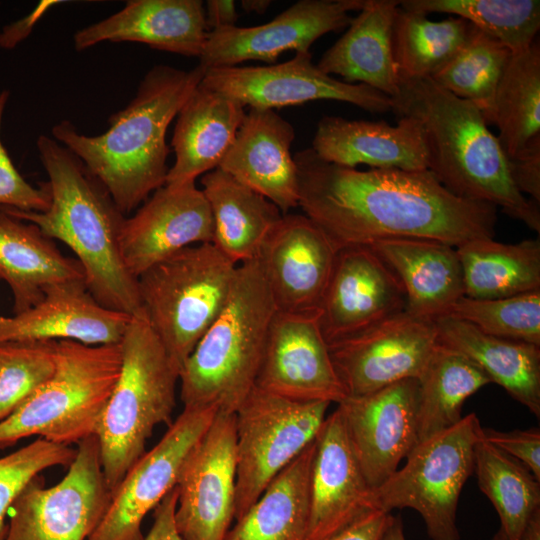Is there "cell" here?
I'll return each instance as SVG.
<instances>
[{"label":"cell","instance_id":"1","mask_svg":"<svg viewBox=\"0 0 540 540\" xmlns=\"http://www.w3.org/2000/svg\"><path fill=\"white\" fill-rule=\"evenodd\" d=\"M294 160L299 206L337 249L395 238L456 248L495 236L497 208L452 194L429 170H358L326 162L311 148Z\"/></svg>","mask_w":540,"mask_h":540},{"label":"cell","instance_id":"2","mask_svg":"<svg viewBox=\"0 0 540 540\" xmlns=\"http://www.w3.org/2000/svg\"><path fill=\"white\" fill-rule=\"evenodd\" d=\"M204 74L198 65L190 71L156 65L130 103L110 117L104 133L84 135L63 120L53 126L52 136L84 163L126 216L165 185L167 129Z\"/></svg>","mask_w":540,"mask_h":540},{"label":"cell","instance_id":"3","mask_svg":"<svg viewBox=\"0 0 540 540\" xmlns=\"http://www.w3.org/2000/svg\"><path fill=\"white\" fill-rule=\"evenodd\" d=\"M391 111L423 130L427 169L452 194L500 207L540 232L539 204L514 185L500 142L482 112L431 78H401Z\"/></svg>","mask_w":540,"mask_h":540},{"label":"cell","instance_id":"4","mask_svg":"<svg viewBox=\"0 0 540 540\" xmlns=\"http://www.w3.org/2000/svg\"><path fill=\"white\" fill-rule=\"evenodd\" d=\"M36 146L49 178V208L45 212L1 209L68 246L82 266L89 293L101 306L144 317L137 279L126 269L119 249V230L126 216L68 148L47 135H40Z\"/></svg>","mask_w":540,"mask_h":540},{"label":"cell","instance_id":"5","mask_svg":"<svg viewBox=\"0 0 540 540\" xmlns=\"http://www.w3.org/2000/svg\"><path fill=\"white\" fill-rule=\"evenodd\" d=\"M256 258L239 263L226 303L184 362V408L235 414L255 387L276 312Z\"/></svg>","mask_w":540,"mask_h":540},{"label":"cell","instance_id":"6","mask_svg":"<svg viewBox=\"0 0 540 540\" xmlns=\"http://www.w3.org/2000/svg\"><path fill=\"white\" fill-rule=\"evenodd\" d=\"M121 370L96 428L111 492L146 452L159 424H172L179 370L144 317H132L120 342Z\"/></svg>","mask_w":540,"mask_h":540},{"label":"cell","instance_id":"7","mask_svg":"<svg viewBox=\"0 0 540 540\" xmlns=\"http://www.w3.org/2000/svg\"><path fill=\"white\" fill-rule=\"evenodd\" d=\"M121 363L120 343L56 340L53 374L0 421V449L35 435L68 446L95 435Z\"/></svg>","mask_w":540,"mask_h":540},{"label":"cell","instance_id":"8","mask_svg":"<svg viewBox=\"0 0 540 540\" xmlns=\"http://www.w3.org/2000/svg\"><path fill=\"white\" fill-rule=\"evenodd\" d=\"M236 263L213 243L186 247L137 278L143 316L179 370L223 309Z\"/></svg>","mask_w":540,"mask_h":540},{"label":"cell","instance_id":"9","mask_svg":"<svg viewBox=\"0 0 540 540\" xmlns=\"http://www.w3.org/2000/svg\"><path fill=\"white\" fill-rule=\"evenodd\" d=\"M475 413L419 442L381 486L374 489L377 507L417 511L431 540H460L457 507L467 479L474 473L475 446L482 438Z\"/></svg>","mask_w":540,"mask_h":540},{"label":"cell","instance_id":"10","mask_svg":"<svg viewBox=\"0 0 540 540\" xmlns=\"http://www.w3.org/2000/svg\"><path fill=\"white\" fill-rule=\"evenodd\" d=\"M329 405L292 400L254 387L235 413V520L316 439Z\"/></svg>","mask_w":540,"mask_h":540},{"label":"cell","instance_id":"11","mask_svg":"<svg viewBox=\"0 0 540 540\" xmlns=\"http://www.w3.org/2000/svg\"><path fill=\"white\" fill-rule=\"evenodd\" d=\"M111 498L98 439L92 435L78 443L60 482L45 487L38 475L26 485L9 510L4 540H88Z\"/></svg>","mask_w":540,"mask_h":540},{"label":"cell","instance_id":"12","mask_svg":"<svg viewBox=\"0 0 540 540\" xmlns=\"http://www.w3.org/2000/svg\"><path fill=\"white\" fill-rule=\"evenodd\" d=\"M438 345L435 320L403 311L372 327L328 344L347 397L418 379Z\"/></svg>","mask_w":540,"mask_h":540},{"label":"cell","instance_id":"13","mask_svg":"<svg viewBox=\"0 0 540 540\" xmlns=\"http://www.w3.org/2000/svg\"><path fill=\"white\" fill-rule=\"evenodd\" d=\"M201 84L249 108L272 109L316 100L347 102L372 113L391 111V98L367 85L340 81L312 62L311 52L265 66L210 69Z\"/></svg>","mask_w":540,"mask_h":540},{"label":"cell","instance_id":"14","mask_svg":"<svg viewBox=\"0 0 540 540\" xmlns=\"http://www.w3.org/2000/svg\"><path fill=\"white\" fill-rule=\"evenodd\" d=\"M175 523L183 540H224L236 501V417L217 413L177 480Z\"/></svg>","mask_w":540,"mask_h":540},{"label":"cell","instance_id":"15","mask_svg":"<svg viewBox=\"0 0 540 540\" xmlns=\"http://www.w3.org/2000/svg\"><path fill=\"white\" fill-rule=\"evenodd\" d=\"M216 414L211 408H184L161 440L128 470L88 540H143L145 516L176 486L185 458Z\"/></svg>","mask_w":540,"mask_h":540},{"label":"cell","instance_id":"16","mask_svg":"<svg viewBox=\"0 0 540 540\" xmlns=\"http://www.w3.org/2000/svg\"><path fill=\"white\" fill-rule=\"evenodd\" d=\"M366 0H300L271 21L251 27L209 31L199 64L205 72L249 60L275 64L286 51L310 52L323 35L349 26V12Z\"/></svg>","mask_w":540,"mask_h":540},{"label":"cell","instance_id":"17","mask_svg":"<svg viewBox=\"0 0 540 540\" xmlns=\"http://www.w3.org/2000/svg\"><path fill=\"white\" fill-rule=\"evenodd\" d=\"M255 387L297 401L339 404L347 393L319 324V310H276Z\"/></svg>","mask_w":540,"mask_h":540},{"label":"cell","instance_id":"18","mask_svg":"<svg viewBox=\"0 0 540 540\" xmlns=\"http://www.w3.org/2000/svg\"><path fill=\"white\" fill-rule=\"evenodd\" d=\"M417 379H405L337 404L369 486H381L419 443Z\"/></svg>","mask_w":540,"mask_h":540},{"label":"cell","instance_id":"19","mask_svg":"<svg viewBox=\"0 0 540 540\" xmlns=\"http://www.w3.org/2000/svg\"><path fill=\"white\" fill-rule=\"evenodd\" d=\"M118 241L124 265L137 279L186 247L213 242L209 203L195 182L165 184L123 219Z\"/></svg>","mask_w":540,"mask_h":540},{"label":"cell","instance_id":"20","mask_svg":"<svg viewBox=\"0 0 540 540\" xmlns=\"http://www.w3.org/2000/svg\"><path fill=\"white\" fill-rule=\"evenodd\" d=\"M405 308L400 282L369 247L338 249L318 309L328 344L360 333Z\"/></svg>","mask_w":540,"mask_h":540},{"label":"cell","instance_id":"21","mask_svg":"<svg viewBox=\"0 0 540 540\" xmlns=\"http://www.w3.org/2000/svg\"><path fill=\"white\" fill-rule=\"evenodd\" d=\"M337 251L307 216L283 214L256 257L277 310H318Z\"/></svg>","mask_w":540,"mask_h":540},{"label":"cell","instance_id":"22","mask_svg":"<svg viewBox=\"0 0 540 540\" xmlns=\"http://www.w3.org/2000/svg\"><path fill=\"white\" fill-rule=\"evenodd\" d=\"M379 509L361 470L340 411L328 415L316 437L305 540H326L365 513Z\"/></svg>","mask_w":540,"mask_h":540},{"label":"cell","instance_id":"23","mask_svg":"<svg viewBox=\"0 0 540 540\" xmlns=\"http://www.w3.org/2000/svg\"><path fill=\"white\" fill-rule=\"evenodd\" d=\"M294 139L293 125L275 110L249 108L218 168L289 213L299 206Z\"/></svg>","mask_w":540,"mask_h":540},{"label":"cell","instance_id":"24","mask_svg":"<svg viewBox=\"0 0 540 540\" xmlns=\"http://www.w3.org/2000/svg\"><path fill=\"white\" fill-rule=\"evenodd\" d=\"M132 317L101 306L84 280L49 286L44 297L11 317L0 315V343L73 340L86 345L121 342Z\"/></svg>","mask_w":540,"mask_h":540},{"label":"cell","instance_id":"25","mask_svg":"<svg viewBox=\"0 0 540 540\" xmlns=\"http://www.w3.org/2000/svg\"><path fill=\"white\" fill-rule=\"evenodd\" d=\"M208 32L201 0H130L120 11L78 30L73 42L77 51L105 41L139 42L199 58Z\"/></svg>","mask_w":540,"mask_h":540},{"label":"cell","instance_id":"26","mask_svg":"<svg viewBox=\"0 0 540 540\" xmlns=\"http://www.w3.org/2000/svg\"><path fill=\"white\" fill-rule=\"evenodd\" d=\"M311 149L322 160L355 168L420 171L427 169V151L420 123L400 117L386 121L347 120L324 116L317 124Z\"/></svg>","mask_w":540,"mask_h":540},{"label":"cell","instance_id":"27","mask_svg":"<svg viewBox=\"0 0 540 540\" xmlns=\"http://www.w3.org/2000/svg\"><path fill=\"white\" fill-rule=\"evenodd\" d=\"M245 115L243 104L200 82L176 116L171 140L175 162L165 184L195 182L218 168Z\"/></svg>","mask_w":540,"mask_h":540},{"label":"cell","instance_id":"28","mask_svg":"<svg viewBox=\"0 0 540 540\" xmlns=\"http://www.w3.org/2000/svg\"><path fill=\"white\" fill-rule=\"evenodd\" d=\"M369 247L395 274L405 298V311L436 319L464 296L456 248L434 240L395 238Z\"/></svg>","mask_w":540,"mask_h":540},{"label":"cell","instance_id":"29","mask_svg":"<svg viewBox=\"0 0 540 540\" xmlns=\"http://www.w3.org/2000/svg\"><path fill=\"white\" fill-rule=\"evenodd\" d=\"M399 1L366 0L346 32L316 64L345 82L367 85L389 97L397 94L400 76L392 46L393 23Z\"/></svg>","mask_w":540,"mask_h":540},{"label":"cell","instance_id":"30","mask_svg":"<svg viewBox=\"0 0 540 540\" xmlns=\"http://www.w3.org/2000/svg\"><path fill=\"white\" fill-rule=\"evenodd\" d=\"M0 279L9 286L13 313L36 305L51 285L84 280L77 259L64 256L34 224L0 208Z\"/></svg>","mask_w":540,"mask_h":540},{"label":"cell","instance_id":"31","mask_svg":"<svg viewBox=\"0 0 540 540\" xmlns=\"http://www.w3.org/2000/svg\"><path fill=\"white\" fill-rule=\"evenodd\" d=\"M434 320L439 344L469 358L491 383L540 417V346L495 337L449 316Z\"/></svg>","mask_w":540,"mask_h":540},{"label":"cell","instance_id":"32","mask_svg":"<svg viewBox=\"0 0 540 540\" xmlns=\"http://www.w3.org/2000/svg\"><path fill=\"white\" fill-rule=\"evenodd\" d=\"M213 219V244L239 264L257 257L283 213L271 201L216 168L202 176Z\"/></svg>","mask_w":540,"mask_h":540},{"label":"cell","instance_id":"33","mask_svg":"<svg viewBox=\"0 0 540 540\" xmlns=\"http://www.w3.org/2000/svg\"><path fill=\"white\" fill-rule=\"evenodd\" d=\"M316 439L266 487L224 540H305Z\"/></svg>","mask_w":540,"mask_h":540},{"label":"cell","instance_id":"34","mask_svg":"<svg viewBox=\"0 0 540 540\" xmlns=\"http://www.w3.org/2000/svg\"><path fill=\"white\" fill-rule=\"evenodd\" d=\"M456 252L466 297L496 299L540 290L539 238L514 244L475 239Z\"/></svg>","mask_w":540,"mask_h":540},{"label":"cell","instance_id":"35","mask_svg":"<svg viewBox=\"0 0 540 540\" xmlns=\"http://www.w3.org/2000/svg\"><path fill=\"white\" fill-rule=\"evenodd\" d=\"M417 380L419 442L458 423L466 399L491 383L473 361L439 343Z\"/></svg>","mask_w":540,"mask_h":540},{"label":"cell","instance_id":"36","mask_svg":"<svg viewBox=\"0 0 540 540\" xmlns=\"http://www.w3.org/2000/svg\"><path fill=\"white\" fill-rule=\"evenodd\" d=\"M489 123L506 155L511 157L540 137V46L512 53L498 83Z\"/></svg>","mask_w":540,"mask_h":540},{"label":"cell","instance_id":"37","mask_svg":"<svg viewBox=\"0 0 540 540\" xmlns=\"http://www.w3.org/2000/svg\"><path fill=\"white\" fill-rule=\"evenodd\" d=\"M475 26L461 17L432 21L400 6L393 23L392 46L401 78H431L464 47Z\"/></svg>","mask_w":540,"mask_h":540},{"label":"cell","instance_id":"38","mask_svg":"<svg viewBox=\"0 0 540 540\" xmlns=\"http://www.w3.org/2000/svg\"><path fill=\"white\" fill-rule=\"evenodd\" d=\"M479 489L497 511L505 540H519L532 513L540 508V481L519 461L482 438L475 446Z\"/></svg>","mask_w":540,"mask_h":540},{"label":"cell","instance_id":"39","mask_svg":"<svg viewBox=\"0 0 540 540\" xmlns=\"http://www.w3.org/2000/svg\"><path fill=\"white\" fill-rule=\"evenodd\" d=\"M399 6L426 15L455 14L513 53L528 48L540 28L538 0H402Z\"/></svg>","mask_w":540,"mask_h":540},{"label":"cell","instance_id":"40","mask_svg":"<svg viewBox=\"0 0 540 540\" xmlns=\"http://www.w3.org/2000/svg\"><path fill=\"white\" fill-rule=\"evenodd\" d=\"M512 51L475 27L457 55L431 79L455 96L473 103L489 123L498 83Z\"/></svg>","mask_w":540,"mask_h":540},{"label":"cell","instance_id":"41","mask_svg":"<svg viewBox=\"0 0 540 540\" xmlns=\"http://www.w3.org/2000/svg\"><path fill=\"white\" fill-rule=\"evenodd\" d=\"M443 316L495 337L540 346V290L496 299L463 296Z\"/></svg>","mask_w":540,"mask_h":540},{"label":"cell","instance_id":"42","mask_svg":"<svg viewBox=\"0 0 540 540\" xmlns=\"http://www.w3.org/2000/svg\"><path fill=\"white\" fill-rule=\"evenodd\" d=\"M55 345L56 340L0 343V421L51 377Z\"/></svg>","mask_w":540,"mask_h":540},{"label":"cell","instance_id":"43","mask_svg":"<svg viewBox=\"0 0 540 540\" xmlns=\"http://www.w3.org/2000/svg\"><path fill=\"white\" fill-rule=\"evenodd\" d=\"M76 449L38 438L30 444L0 458V540H4L9 510L26 485L42 471L68 466Z\"/></svg>","mask_w":540,"mask_h":540},{"label":"cell","instance_id":"44","mask_svg":"<svg viewBox=\"0 0 540 540\" xmlns=\"http://www.w3.org/2000/svg\"><path fill=\"white\" fill-rule=\"evenodd\" d=\"M9 96L8 90L0 92V208L45 212L51 201L47 182L40 183L38 188L29 184L15 168L1 141V126Z\"/></svg>","mask_w":540,"mask_h":540},{"label":"cell","instance_id":"45","mask_svg":"<svg viewBox=\"0 0 540 540\" xmlns=\"http://www.w3.org/2000/svg\"><path fill=\"white\" fill-rule=\"evenodd\" d=\"M485 441L522 463L540 481V430L498 431L482 428Z\"/></svg>","mask_w":540,"mask_h":540},{"label":"cell","instance_id":"46","mask_svg":"<svg viewBox=\"0 0 540 540\" xmlns=\"http://www.w3.org/2000/svg\"><path fill=\"white\" fill-rule=\"evenodd\" d=\"M510 176L516 188L540 204V137L517 154L508 157Z\"/></svg>","mask_w":540,"mask_h":540},{"label":"cell","instance_id":"47","mask_svg":"<svg viewBox=\"0 0 540 540\" xmlns=\"http://www.w3.org/2000/svg\"><path fill=\"white\" fill-rule=\"evenodd\" d=\"M393 515L374 509L326 540H380Z\"/></svg>","mask_w":540,"mask_h":540},{"label":"cell","instance_id":"48","mask_svg":"<svg viewBox=\"0 0 540 540\" xmlns=\"http://www.w3.org/2000/svg\"><path fill=\"white\" fill-rule=\"evenodd\" d=\"M178 501V489H171L156 506L153 524L143 540H183L175 523V510Z\"/></svg>","mask_w":540,"mask_h":540},{"label":"cell","instance_id":"49","mask_svg":"<svg viewBox=\"0 0 540 540\" xmlns=\"http://www.w3.org/2000/svg\"><path fill=\"white\" fill-rule=\"evenodd\" d=\"M204 13L209 31L236 26L238 12L233 0H207L204 4Z\"/></svg>","mask_w":540,"mask_h":540},{"label":"cell","instance_id":"50","mask_svg":"<svg viewBox=\"0 0 540 540\" xmlns=\"http://www.w3.org/2000/svg\"><path fill=\"white\" fill-rule=\"evenodd\" d=\"M59 1H43L30 15L5 27L0 34V47L13 48L18 42L23 40L32 30L37 20Z\"/></svg>","mask_w":540,"mask_h":540},{"label":"cell","instance_id":"51","mask_svg":"<svg viewBox=\"0 0 540 540\" xmlns=\"http://www.w3.org/2000/svg\"><path fill=\"white\" fill-rule=\"evenodd\" d=\"M519 540H540V508L536 509L527 520Z\"/></svg>","mask_w":540,"mask_h":540},{"label":"cell","instance_id":"52","mask_svg":"<svg viewBox=\"0 0 540 540\" xmlns=\"http://www.w3.org/2000/svg\"><path fill=\"white\" fill-rule=\"evenodd\" d=\"M380 540H406L400 516H393Z\"/></svg>","mask_w":540,"mask_h":540},{"label":"cell","instance_id":"53","mask_svg":"<svg viewBox=\"0 0 540 540\" xmlns=\"http://www.w3.org/2000/svg\"><path fill=\"white\" fill-rule=\"evenodd\" d=\"M270 0H242L241 7L247 13L263 14L270 7Z\"/></svg>","mask_w":540,"mask_h":540},{"label":"cell","instance_id":"54","mask_svg":"<svg viewBox=\"0 0 540 540\" xmlns=\"http://www.w3.org/2000/svg\"><path fill=\"white\" fill-rule=\"evenodd\" d=\"M490 540H505L503 535L498 531Z\"/></svg>","mask_w":540,"mask_h":540}]
</instances>
